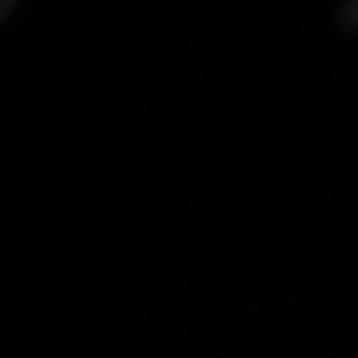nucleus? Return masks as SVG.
Segmentation results:
<instances>
[{
	"label": "nucleus",
	"mask_w": 358,
	"mask_h": 358,
	"mask_svg": "<svg viewBox=\"0 0 358 358\" xmlns=\"http://www.w3.org/2000/svg\"><path fill=\"white\" fill-rule=\"evenodd\" d=\"M13 8H15V0H0V20L10 15Z\"/></svg>",
	"instance_id": "2"
},
{
	"label": "nucleus",
	"mask_w": 358,
	"mask_h": 358,
	"mask_svg": "<svg viewBox=\"0 0 358 358\" xmlns=\"http://www.w3.org/2000/svg\"><path fill=\"white\" fill-rule=\"evenodd\" d=\"M343 22L348 28L358 30V0H348L346 8H343Z\"/></svg>",
	"instance_id": "1"
}]
</instances>
